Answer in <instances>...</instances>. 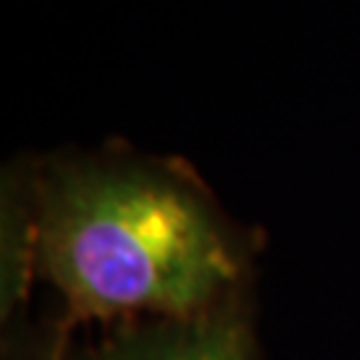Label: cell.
<instances>
[{
	"label": "cell",
	"mask_w": 360,
	"mask_h": 360,
	"mask_svg": "<svg viewBox=\"0 0 360 360\" xmlns=\"http://www.w3.org/2000/svg\"><path fill=\"white\" fill-rule=\"evenodd\" d=\"M245 291L184 318L115 323L83 360H257Z\"/></svg>",
	"instance_id": "cell-2"
},
{
	"label": "cell",
	"mask_w": 360,
	"mask_h": 360,
	"mask_svg": "<svg viewBox=\"0 0 360 360\" xmlns=\"http://www.w3.org/2000/svg\"><path fill=\"white\" fill-rule=\"evenodd\" d=\"M35 275L70 321L184 318L243 294L254 245L184 160L110 144L35 163Z\"/></svg>",
	"instance_id": "cell-1"
},
{
	"label": "cell",
	"mask_w": 360,
	"mask_h": 360,
	"mask_svg": "<svg viewBox=\"0 0 360 360\" xmlns=\"http://www.w3.org/2000/svg\"><path fill=\"white\" fill-rule=\"evenodd\" d=\"M35 163L11 168L3 184V264H0V312L8 321L25 302L35 278Z\"/></svg>",
	"instance_id": "cell-3"
},
{
	"label": "cell",
	"mask_w": 360,
	"mask_h": 360,
	"mask_svg": "<svg viewBox=\"0 0 360 360\" xmlns=\"http://www.w3.org/2000/svg\"><path fill=\"white\" fill-rule=\"evenodd\" d=\"M65 339L67 331L62 326L30 331L27 336L8 342L6 360H67Z\"/></svg>",
	"instance_id": "cell-4"
}]
</instances>
